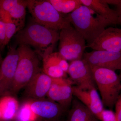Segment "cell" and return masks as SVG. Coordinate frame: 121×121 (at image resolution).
Returning <instances> with one entry per match:
<instances>
[{"label":"cell","instance_id":"6da1fadb","mask_svg":"<svg viewBox=\"0 0 121 121\" xmlns=\"http://www.w3.org/2000/svg\"><path fill=\"white\" fill-rule=\"evenodd\" d=\"M60 31L44 26L33 20L17 32L16 41L19 45L34 48L36 52L43 58L53 52L55 44L59 39Z\"/></svg>","mask_w":121,"mask_h":121},{"label":"cell","instance_id":"7a4b0ae2","mask_svg":"<svg viewBox=\"0 0 121 121\" xmlns=\"http://www.w3.org/2000/svg\"><path fill=\"white\" fill-rule=\"evenodd\" d=\"M82 5L67 15L71 24L85 39L87 45L92 43L109 25L112 23Z\"/></svg>","mask_w":121,"mask_h":121},{"label":"cell","instance_id":"3957f363","mask_svg":"<svg viewBox=\"0 0 121 121\" xmlns=\"http://www.w3.org/2000/svg\"><path fill=\"white\" fill-rule=\"evenodd\" d=\"M19 54L11 95H16L25 87L35 76L41 71L37 53L28 45H19Z\"/></svg>","mask_w":121,"mask_h":121},{"label":"cell","instance_id":"277c9868","mask_svg":"<svg viewBox=\"0 0 121 121\" xmlns=\"http://www.w3.org/2000/svg\"><path fill=\"white\" fill-rule=\"evenodd\" d=\"M90 66L95 84L99 90L103 105L112 109L121 92L119 76L115 71L110 69Z\"/></svg>","mask_w":121,"mask_h":121},{"label":"cell","instance_id":"5b68a950","mask_svg":"<svg viewBox=\"0 0 121 121\" xmlns=\"http://www.w3.org/2000/svg\"><path fill=\"white\" fill-rule=\"evenodd\" d=\"M27 8L35 22L60 31L71 25L66 15L59 12L48 0H28Z\"/></svg>","mask_w":121,"mask_h":121},{"label":"cell","instance_id":"8992f818","mask_svg":"<svg viewBox=\"0 0 121 121\" xmlns=\"http://www.w3.org/2000/svg\"><path fill=\"white\" fill-rule=\"evenodd\" d=\"M59 52L67 60L71 62L82 59L87 48L82 35L71 25L60 30Z\"/></svg>","mask_w":121,"mask_h":121},{"label":"cell","instance_id":"52a82bcc","mask_svg":"<svg viewBox=\"0 0 121 121\" xmlns=\"http://www.w3.org/2000/svg\"><path fill=\"white\" fill-rule=\"evenodd\" d=\"M19 59L18 50L10 47L0 67V96L11 95L15 73Z\"/></svg>","mask_w":121,"mask_h":121},{"label":"cell","instance_id":"ba28073f","mask_svg":"<svg viewBox=\"0 0 121 121\" xmlns=\"http://www.w3.org/2000/svg\"><path fill=\"white\" fill-rule=\"evenodd\" d=\"M68 73L71 80L80 89L83 90L96 89L90 66L82 59L71 61L69 64Z\"/></svg>","mask_w":121,"mask_h":121},{"label":"cell","instance_id":"9c48e42d","mask_svg":"<svg viewBox=\"0 0 121 121\" xmlns=\"http://www.w3.org/2000/svg\"><path fill=\"white\" fill-rule=\"evenodd\" d=\"M82 59L91 66L121 71V52L93 50L84 52Z\"/></svg>","mask_w":121,"mask_h":121},{"label":"cell","instance_id":"30bf717a","mask_svg":"<svg viewBox=\"0 0 121 121\" xmlns=\"http://www.w3.org/2000/svg\"><path fill=\"white\" fill-rule=\"evenodd\" d=\"M86 47L93 50L121 52V28H106L93 43Z\"/></svg>","mask_w":121,"mask_h":121},{"label":"cell","instance_id":"8fae6325","mask_svg":"<svg viewBox=\"0 0 121 121\" xmlns=\"http://www.w3.org/2000/svg\"><path fill=\"white\" fill-rule=\"evenodd\" d=\"M72 81L66 78H52V82L47 97L60 104L65 109L71 104L73 93Z\"/></svg>","mask_w":121,"mask_h":121},{"label":"cell","instance_id":"7c38bea8","mask_svg":"<svg viewBox=\"0 0 121 121\" xmlns=\"http://www.w3.org/2000/svg\"><path fill=\"white\" fill-rule=\"evenodd\" d=\"M52 82V78L41 71L25 87L24 95L26 100L35 101L44 99Z\"/></svg>","mask_w":121,"mask_h":121},{"label":"cell","instance_id":"4fadbf2b","mask_svg":"<svg viewBox=\"0 0 121 121\" xmlns=\"http://www.w3.org/2000/svg\"><path fill=\"white\" fill-rule=\"evenodd\" d=\"M31 108L39 119L43 121H59L65 111L60 104L45 99L31 101Z\"/></svg>","mask_w":121,"mask_h":121},{"label":"cell","instance_id":"5bb4252c","mask_svg":"<svg viewBox=\"0 0 121 121\" xmlns=\"http://www.w3.org/2000/svg\"><path fill=\"white\" fill-rule=\"evenodd\" d=\"M43 71L52 78H66L69 64L59 52H52L43 58Z\"/></svg>","mask_w":121,"mask_h":121},{"label":"cell","instance_id":"9a60e30c","mask_svg":"<svg viewBox=\"0 0 121 121\" xmlns=\"http://www.w3.org/2000/svg\"><path fill=\"white\" fill-rule=\"evenodd\" d=\"M72 90L73 95L99 120L104 106L96 88L83 90L75 86H72Z\"/></svg>","mask_w":121,"mask_h":121},{"label":"cell","instance_id":"2e32d148","mask_svg":"<svg viewBox=\"0 0 121 121\" xmlns=\"http://www.w3.org/2000/svg\"><path fill=\"white\" fill-rule=\"evenodd\" d=\"M82 5L93 10L98 15L108 20L113 24H117L118 14L111 9L104 0H80Z\"/></svg>","mask_w":121,"mask_h":121},{"label":"cell","instance_id":"e0dca14e","mask_svg":"<svg viewBox=\"0 0 121 121\" xmlns=\"http://www.w3.org/2000/svg\"><path fill=\"white\" fill-rule=\"evenodd\" d=\"M19 104L12 95H7L0 98V110L3 121L14 120L19 108Z\"/></svg>","mask_w":121,"mask_h":121},{"label":"cell","instance_id":"ac0fdd59","mask_svg":"<svg viewBox=\"0 0 121 121\" xmlns=\"http://www.w3.org/2000/svg\"><path fill=\"white\" fill-rule=\"evenodd\" d=\"M73 101L68 121H100L81 102L77 100Z\"/></svg>","mask_w":121,"mask_h":121},{"label":"cell","instance_id":"d6986e66","mask_svg":"<svg viewBox=\"0 0 121 121\" xmlns=\"http://www.w3.org/2000/svg\"><path fill=\"white\" fill-rule=\"evenodd\" d=\"M61 14L71 13L82 5L80 0H48Z\"/></svg>","mask_w":121,"mask_h":121},{"label":"cell","instance_id":"ffe728a7","mask_svg":"<svg viewBox=\"0 0 121 121\" xmlns=\"http://www.w3.org/2000/svg\"><path fill=\"white\" fill-rule=\"evenodd\" d=\"M31 100H26L20 106L13 121H37L39 119L31 108Z\"/></svg>","mask_w":121,"mask_h":121},{"label":"cell","instance_id":"44dd1931","mask_svg":"<svg viewBox=\"0 0 121 121\" xmlns=\"http://www.w3.org/2000/svg\"><path fill=\"white\" fill-rule=\"evenodd\" d=\"M28 0H20L18 4L13 8L9 13L13 19L19 25L21 30L24 23L26 9L27 8Z\"/></svg>","mask_w":121,"mask_h":121},{"label":"cell","instance_id":"7402d4cb","mask_svg":"<svg viewBox=\"0 0 121 121\" xmlns=\"http://www.w3.org/2000/svg\"><path fill=\"white\" fill-rule=\"evenodd\" d=\"M5 24V39L4 47L9 43L10 40L13 36L17 32H18L21 29L19 26L16 23H7Z\"/></svg>","mask_w":121,"mask_h":121},{"label":"cell","instance_id":"603a6c76","mask_svg":"<svg viewBox=\"0 0 121 121\" xmlns=\"http://www.w3.org/2000/svg\"><path fill=\"white\" fill-rule=\"evenodd\" d=\"M20 1V0H0V10L9 12Z\"/></svg>","mask_w":121,"mask_h":121},{"label":"cell","instance_id":"cb8c5ba5","mask_svg":"<svg viewBox=\"0 0 121 121\" xmlns=\"http://www.w3.org/2000/svg\"><path fill=\"white\" fill-rule=\"evenodd\" d=\"M100 121H117L115 113L111 110L104 109L101 114Z\"/></svg>","mask_w":121,"mask_h":121},{"label":"cell","instance_id":"d4e9b609","mask_svg":"<svg viewBox=\"0 0 121 121\" xmlns=\"http://www.w3.org/2000/svg\"><path fill=\"white\" fill-rule=\"evenodd\" d=\"M5 39V24L0 20V49L2 50L4 47Z\"/></svg>","mask_w":121,"mask_h":121},{"label":"cell","instance_id":"484cf974","mask_svg":"<svg viewBox=\"0 0 121 121\" xmlns=\"http://www.w3.org/2000/svg\"><path fill=\"white\" fill-rule=\"evenodd\" d=\"M0 20L4 22V23L14 22L17 24L16 23L13 19L8 12L3 10H0Z\"/></svg>","mask_w":121,"mask_h":121},{"label":"cell","instance_id":"4316f807","mask_svg":"<svg viewBox=\"0 0 121 121\" xmlns=\"http://www.w3.org/2000/svg\"><path fill=\"white\" fill-rule=\"evenodd\" d=\"M115 114L117 121H121V97L119 96L115 104Z\"/></svg>","mask_w":121,"mask_h":121},{"label":"cell","instance_id":"83f0119b","mask_svg":"<svg viewBox=\"0 0 121 121\" xmlns=\"http://www.w3.org/2000/svg\"><path fill=\"white\" fill-rule=\"evenodd\" d=\"M117 9L118 14V21L117 24H121V2L119 4L117 5Z\"/></svg>","mask_w":121,"mask_h":121},{"label":"cell","instance_id":"f1b7e54d","mask_svg":"<svg viewBox=\"0 0 121 121\" xmlns=\"http://www.w3.org/2000/svg\"><path fill=\"white\" fill-rule=\"evenodd\" d=\"M104 1L108 5L112 4L117 6L120 3L121 0H104Z\"/></svg>","mask_w":121,"mask_h":121},{"label":"cell","instance_id":"f546056e","mask_svg":"<svg viewBox=\"0 0 121 121\" xmlns=\"http://www.w3.org/2000/svg\"><path fill=\"white\" fill-rule=\"evenodd\" d=\"M0 121H3L2 120V115H1V113L0 110Z\"/></svg>","mask_w":121,"mask_h":121},{"label":"cell","instance_id":"4dcf8cb0","mask_svg":"<svg viewBox=\"0 0 121 121\" xmlns=\"http://www.w3.org/2000/svg\"><path fill=\"white\" fill-rule=\"evenodd\" d=\"M2 61V57H1V55L0 54V64H1Z\"/></svg>","mask_w":121,"mask_h":121},{"label":"cell","instance_id":"1f68e13d","mask_svg":"<svg viewBox=\"0 0 121 121\" xmlns=\"http://www.w3.org/2000/svg\"><path fill=\"white\" fill-rule=\"evenodd\" d=\"M119 77H120V80H121V73H120V75H119Z\"/></svg>","mask_w":121,"mask_h":121},{"label":"cell","instance_id":"d6a6232c","mask_svg":"<svg viewBox=\"0 0 121 121\" xmlns=\"http://www.w3.org/2000/svg\"></svg>","mask_w":121,"mask_h":121}]
</instances>
